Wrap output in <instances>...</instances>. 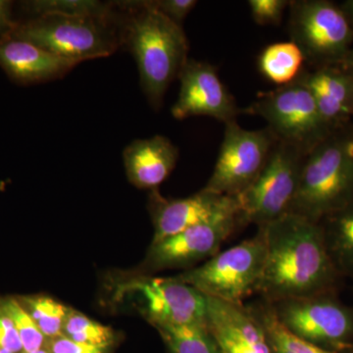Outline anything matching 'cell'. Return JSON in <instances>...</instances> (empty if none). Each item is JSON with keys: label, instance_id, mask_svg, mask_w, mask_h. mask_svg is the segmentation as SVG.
Segmentation results:
<instances>
[{"label": "cell", "instance_id": "obj_1", "mask_svg": "<svg viewBox=\"0 0 353 353\" xmlns=\"http://www.w3.org/2000/svg\"><path fill=\"white\" fill-rule=\"evenodd\" d=\"M259 228L266 241V261L257 294L264 301L334 292L341 275L320 223L288 213Z\"/></svg>", "mask_w": 353, "mask_h": 353}, {"label": "cell", "instance_id": "obj_2", "mask_svg": "<svg viewBox=\"0 0 353 353\" xmlns=\"http://www.w3.org/2000/svg\"><path fill=\"white\" fill-rule=\"evenodd\" d=\"M117 6L127 12L121 21V43L131 51L143 92L158 110L169 85L189 59L187 36L182 26L153 8L150 1L117 2Z\"/></svg>", "mask_w": 353, "mask_h": 353}, {"label": "cell", "instance_id": "obj_3", "mask_svg": "<svg viewBox=\"0 0 353 353\" xmlns=\"http://www.w3.org/2000/svg\"><path fill=\"white\" fill-rule=\"evenodd\" d=\"M353 203V122L308 152L290 213L320 223Z\"/></svg>", "mask_w": 353, "mask_h": 353}, {"label": "cell", "instance_id": "obj_4", "mask_svg": "<svg viewBox=\"0 0 353 353\" xmlns=\"http://www.w3.org/2000/svg\"><path fill=\"white\" fill-rule=\"evenodd\" d=\"M117 20L38 16L29 22L14 26L8 36L80 63L108 57L117 50L121 37L112 26Z\"/></svg>", "mask_w": 353, "mask_h": 353}, {"label": "cell", "instance_id": "obj_5", "mask_svg": "<svg viewBox=\"0 0 353 353\" xmlns=\"http://www.w3.org/2000/svg\"><path fill=\"white\" fill-rule=\"evenodd\" d=\"M266 261V241L259 230L252 238L218 252L199 266L175 276L201 294L227 303L243 304L259 292Z\"/></svg>", "mask_w": 353, "mask_h": 353}, {"label": "cell", "instance_id": "obj_6", "mask_svg": "<svg viewBox=\"0 0 353 353\" xmlns=\"http://www.w3.org/2000/svg\"><path fill=\"white\" fill-rule=\"evenodd\" d=\"M306 155L296 146L276 141L259 176L236 196L243 225L261 227L290 213Z\"/></svg>", "mask_w": 353, "mask_h": 353}, {"label": "cell", "instance_id": "obj_7", "mask_svg": "<svg viewBox=\"0 0 353 353\" xmlns=\"http://www.w3.org/2000/svg\"><path fill=\"white\" fill-rule=\"evenodd\" d=\"M241 113L263 118L276 139L308 154L332 130L318 110L314 97L299 80L261 92Z\"/></svg>", "mask_w": 353, "mask_h": 353}, {"label": "cell", "instance_id": "obj_8", "mask_svg": "<svg viewBox=\"0 0 353 353\" xmlns=\"http://www.w3.org/2000/svg\"><path fill=\"white\" fill-rule=\"evenodd\" d=\"M290 41L316 67L334 66L352 50L353 29L340 6L329 0L290 2Z\"/></svg>", "mask_w": 353, "mask_h": 353}, {"label": "cell", "instance_id": "obj_9", "mask_svg": "<svg viewBox=\"0 0 353 353\" xmlns=\"http://www.w3.org/2000/svg\"><path fill=\"white\" fill-rule=\"evenodd\" d=\"M117 299L134 297L141 314L150 325L208 324V299L176 277L129 274L115 285Z\"/></svg>", "mask_w": 353, "mask_h": 353}, {"label": "cell", "instance_id": "obj_10", "mask_svg": "<svg viewBox=\"0 0 353 353\" xmlns=\"http://www.w3.org/2000/svg\"><path fill=\"white\" fill-rule=\"evenodd\" d=\"M270 304L278 321L301 340L336 352L353 343V308L334 292Z\"/></svg>", "mask_w": 353, "mask_h": 353}, {"label": "cell", "instance_id": "obj_11", "mask_svg": "<svg viewBox=\"0 0 353 353\" xmlns=\"http://www.w3.org/2000/svg\"><path fill=\"white\" fill-rule=\"evenodd\" d=\"M276 141L268 128L252 131L236 121L227 123L214 170L203 190L238 196L259 176Z\"/></svg>", "mask_w": 353, "mask_h": 353}, {"label": "cell", "instance_id": "obj_12", "mask_svg": "<svg viewBox=\"0 0 353 353\" xmlns=\"http://www.w3.org/2000/svg\"><path fill=\"white\" fill-rule=\"evenodd\" d=\"M239 225L240 211L216 216L163 241L152 243L134 274L152 275L168 269L194 268L218 252Z\"/></svg>", "mask_w": 353, "mask_h": 353}, {"label": "cell", "instance_id": "obj_13", "mask_svg": "<svg viewBox=\"0 0 353 353\" xmlns=\"http://www.w3.org/2000/svg\"><path fill=\"white\" fill-rule=\"evenodd\" d=\"M178 79L180 92L171 108L175 119L205 116L227 124L236 121L241 113L236 99L223 83L213 65L188 59Z\"/></svg>", "mask_w": 353, "mask_h": 353}, {"label": "cell", "instance_id": "obj_14", "mask_svg": "<svg viewBox=\"0 0 353 353\" xmlns=\"http://www.w3.org/2000/svg\"><path fill=\"white\" fill-rule=\"evenodd\" d=\"M148 209L154 227L152 243L163 241L216 216L240 211L236 197L221 196L203 189L185 199H166L158 190H152Z\"/></svg>", "mask_w": 353, "mask_h": 353}, {"label": "cell", "instance_id": "obj_15", "mask_svg": "<svg viewBox=\"0 0 353 353\" xmlns=\"http://www.w3.org/2000/svg\"><path fill=\"white\" fill-rule=\"evenodd\" d=\"M208 325L220 353H273L270 343L252 309L206 296Z\"/></svg>", "mask_w": 353, "mask_h": 353}, {"label": "cell", "instance_id": "obj_16", "mask_svg": "<svg viewBox=\"0 0 353 353\" xmlns=\"http://www.w3.org/2000/svg\"><path fill=\"white\" fill-rule=\"evenodd\" d=\"M78 64L29 41L8 34L0 38V67L13 81L23 85L57 80Z\"/></svg>", "mask_w": 353, "mask_h": 353}, {"label": "cell", "instance_id": "obj_17", "mask_svg": "<svg viewBox=\"0 0 353 353\" xmlns=\"http://www.w3.org/2000/svg\"><path fill=\"white\" fill-rule=\"evenodd\" d=\"M297 80L310 90L332 131L353 122V76L340 66L303 70Z\"/></svg>", "mask_w": 353, "mask_h": 353}, {"label": "cell", "instance_id": "obj_18", "mask_svg": "<svg viewBox=\"0 0 353 353\" xmlns=\"http://www.w3.org/2000/svg\"><path fill=\"white\" fill-rule=\"evenodd\" d=\"M128 180L141 190H157L175 169L178 148L164 136L134 139L123 152Z\"/></svg>", "mask_w": 353, "mask_h": 353}, {"label": "cell", "instance_id": "obj_19", "mask_svg": "<svg viewBox=\"0 0 353 353\" xmlns=\"http://www.w3.org/2000/svg\"><path fill=\"white\" fill-rule=\"evenodd\" d=\"M332 260L340 275H353V203L320 222Z\"/></svg>", "mask_w": 353, "mask_h": 353}, {"label": "cell", "instance_id": "obj_20", "mask_svg": "<svg viewBox=\"0 0 353 353\" xmlns=\"http://www.w3.org/2000/svg\"><path fill=\"white\" fill-rule=\"evenodd\" d=\"M305 57L294 41L272 43L261 51L259 69L267 80L279 87L294 83L303 73Z\"/></svg>", "mask_w": 353, "mask_h": 353}, {"label": "cell", "instance_id": "obj_21", "mask_svg": "<svg viewBox=\"0 0 353 353\" xmlns=\"http://www.w3.org/2000/svg\"><path fill=\"white\" fill-rule=\"evenodd\" d=\"M169 353H220L208 325L152 324Z\"/></svg>", "mask_w": 353, "mask_h": 353}, {"label": "cell", "instance_id": "obj_22", "mask_svg": "<svg viewBox=\"0 0 353 353\" xmlns=\"http://www.w3.org/2000/svg\"><path fill=\"white\" fill-rule=\"evenodd\" d=\"M263 327L273 353H339L297 338L278 321L270 303L248 306Z\"/></svg>", "mask_w": 353, "mask_h": 353}, {"label": "cell", "instance_id": "obj_23", "mask_svg": "<svg viewBox=\"0 0 353 353\" xmlns=\"http://www.w3.org/2000/svg\"><path fill=\"white\" fill-rule=\"evenodd\" d=\"M25 6L28 11L37 16L59 15L103 20L118 18L114 4L95 0H34L26 2Z\"/></svg>", "mask_w": 353, "mask_h": 353}, {"label": "cell", "instance_id": "obj_24", "mask_svg": "<svg viewBox=\"0 0 353 353\" xmlns=\"http://www.w3.org/2000/svg\"><path fill=\"white\" fill-rule=\"evenodd\" d=\"M18 299L48 341L63 334L70 310L68 306L41 294L18 296Z\"/></svg>", "mask_w": 353, "mask_h": 353}, {"label": "cell", "instance_id": "obj_25", "mask_svg": "<svg viewBox=\"0 0 353 353\" xmlns=\"http://www.w3.org/2000/svg\"><path fill=\"white\" fill-rule=\"evenodd\" d=\"M63 336L83 345L113 347L116 334L110 327L90 319L80 311L70 308L63 330Z\"/></svg>", "mask_w": 353, "mask_h": 353}, {"label": "cell", "instance_id": "obj_26", "mask_svg": "<svg viewBox=\"0 0 353 353\" xmlns=\"http://www.w3.org/2000/svg\"><path fill=\"white\" fill-rule=\"evenodd\" d=\"M0 306L12 320L22 343L23 352H36L48 345V339L41 333L31 315L23 307L18 297H2L0 299Z\"/></svg>", "mask_w": 353, "mask_h": 353}, {"label": "cell", "instance_id": "obj_27", "mask_svg": "<svg viewBox=\"0 0 353 353\" xmlns=\"http://www.w3.org/2000/svg\"><path fill=\"white\" fill-rule=\"evenodd\" d=\"M289 0H250L248 1L253 21L260 26H278L282 22Z\"/></svg>", "mask_w": 353, "mask_h": 353}, {"label": "cell", "instance_id": "obj_28", "mask_svg": "<svg viewBox=\"0 0 353 353\" xmlns=\"http://www.w3.org/2000/svg\"><path fill=\"white\" fill-rule=\"evenodd\" d=\"M153 8L176 24L182 26L190 11L196 6V0H150Z\"/></svg>", "mask_w": 353, "mask_h": 353}, {"label": "cell", "instance_id": "obj_29", "mask_svg": "<svg viewBox=\"0 0 353 353\" xmlns=\"http://www.w3.org/2000/svg\"><path fill=\"white\" fill-rule=\"evenodd\" d=\"M46 347L50 353H110L112 350V347H97L77 343L63 334L48 340Z\"/></svg>", "mask_w": 353, "mask_h": 353}, {"label": "cell", "instance_id": "obj_30", "mask_svg": "<svg viewBox=\"0 0 353 353\" xmlns=\"http://www.w3.org/2000/svg\"><path fill=\"white\" fill-rule=\"evenodd\" d=\"M0 348L14 353H22V343L12 320L0 306Z\"/></svg>", "mask_w": 353, "mask_h": 353}, {"label": "cell", "instance_id": "obj_31", "mask_svg": "<svg viewBox=\"0 0 353 353\" xmlns=\"http://www.w3.org/2000/svg\"><path fill=\"white\" fill-rule=\"evenodd\" d=\"M10 7V1L0 0V38L8 34L16 25L11 21Z\"/></svg>", "mask_w": 353, "mask_h": 353}, {"label": "cell", "instance_id": "obj_32", "mask_svg": "<svg viewBox=\"0 0 353 353\" xmlns=\"http://www.w3.org/2000/svg\"><path fill=\"white\" fill-rule=\"evenodd\" d=\"M336 66H340L341 69L345 70L348 74L353 76V48L347 53L345 59L340 64L336 65Z\"/></svg>", "mask_w": 353, "mask_h": 353}, {"label": "cell", "instance_id": "obj_33", "mask_svg": "<svg viewBox=\"0 0 353 353\" xmlns=\"http://www.w3.org/2000/svg\"><path fill=\"white\" fill-rule=\"evenodd\" d=\"M340 6L341 8L343 9V13L347 16L353 29V0H347V1H345L343 4H341Z\"/></svg>", "mask_w": 353, "mask_h": 353}, {"label": "cell", "instance_id": "obj_34", "mask_svg": "<svg viewBox=\"0 0 353 353\" xmlns=\"http://www.w3.org/2000/svg\"><path fill=\"white\" fill-rule=\"evenodd\" d=\"M339 352L353 353V343H347V345H343V347L340 348V352Z\"/></svg>", "mask_w": 353, "mask_h": 353}, {"label": "cell", "instance_id": "obj_35", "mask_svg": "<svg viewBox=\"0 0 353 353\" xmlns=\"http://www.w3.org/2000/svg\"><path fill=\"white\" fill-rule=\"evenodd\" d=\"M22 353H50V352H48V347H43V348H41V350H36V352H22Z\"/></svg>", "mask_w": 353, "mask_h": 353}, {"label": "cell", "instance_id": "obj_36", "mask_svg": "<svg viewBox=\"0 0 353 353\" xmlns=\"http://www.w3.org/2000/svg\"><path fill=\"white\" fill-rule=\"evenodd\" d=\"M0 353H14V352H9V350H4V348H0Z\"/></svg>", "mask_w": 353, "mask_h": 353}]
</instances>
